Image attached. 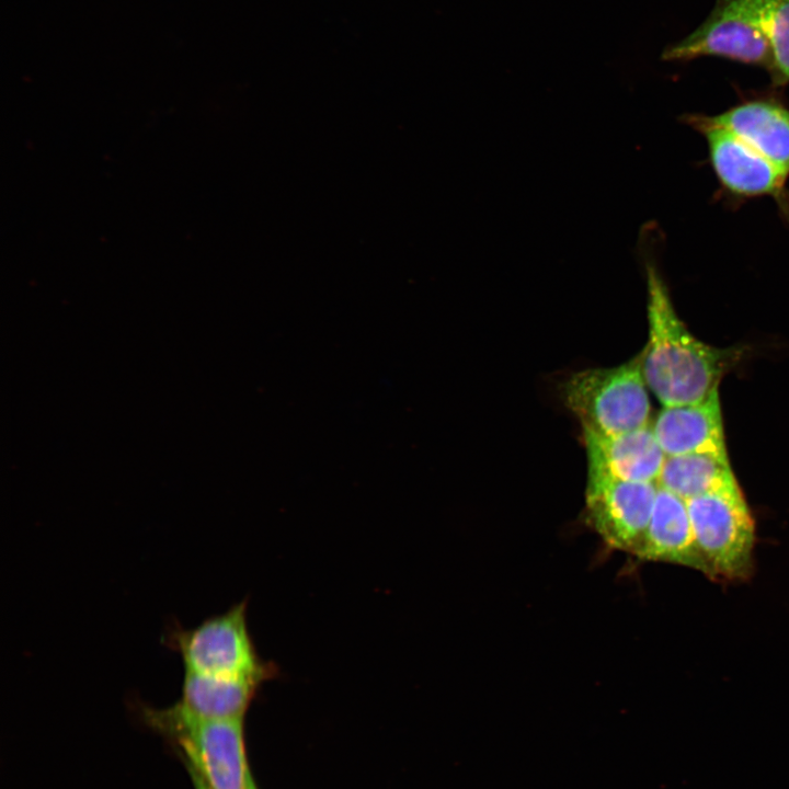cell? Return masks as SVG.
<instances>
[{"label":"cell","instance_id":"8992f818","mask_svg":"<svg viewBox=\"0 0 789 789\" xmlns=\"http://www.w3.org/2000/svg\"><path fill=\"white\" fill-rule=\"evenodd\" d=\"M775 0H716L709 16L664 57L689 60L718 56L744 64L770 65L769 22Z\"/></svg>","mask_w":789,"mask_h":789},{"label":"cell","instance_id":"8fae6325","mask_svg":"<svg viewBox=\"0 0 789 789\" xmlns=\"http://www.w3.org/2000/svg\"><path fill=\"white\" fill-rule=\"evenodd\" d=\"M588 469L632 481L658 483L666 458L653 428L601 435L583 431Z\"/></svg>","mask_w":789,"mask_h":789},{"label":"cell","instance_id":"7c38bea8","mask_svg":"<svg viewBox=\"0 0 789 789\" xmlns=\"http://www.w3.org/2000/svg\"><path fill=\"white\" fill-rule=\"evenodd\" d=\"M789 174V108L773 100H751L711 116Z\"/></svg>","mask_w":789,"mask_h":789},{"label":"cell","instance_id":"4fadbf2b","mask_svg":"<svg viewBox=\"0 0 789 789\" xmlns=\"http://www.w3.org/2000/svg\"><path fill=\"white\" fill-rule=\"evenodd\" d=\"M263 682L250 677L199 675L184 672L178 701L192 713L211 719L244 717Z\"/></svg>","mask_w":789,"mask_h":789},{"label":"cell","instance_id":"5bb4252c","mask_svg":"<svg viewBox=\"0 0 789 789\" xmlns=\"http://www.w3.org/2000/svg\"><path fill=\"white\" fill-rule=\"evenodd\" d=\"M735 480L729 461L706 454H684L665 458L658 485L687 501Z\"/></svg>","mask_w":789,"mask_h":789},{"label":"cell","instance_id":"9a60e30c","mask_svg":"<svg viewBox=\"0 0 789 789\" xmlns=\"http://www.w3.org/2000/svg\"><path fill=\"white\" fill-rule=\"evenodd\" d=\"M770 65L776 84L789 82V0H775L769 22Z\"/></svg>","mask_w":789,"mask_h":789},{"label":"cell","instance_id":"30bf717a","mask_svg":"<svg viewBox=\"0 0 789 789\" xmlns=\"http://www.w3.org/2000/svg\"><path fill=\"white\" fill-rule=\"evenodd\" d=\"M636 554L693 568L713 579L697 546L686 501L659 485L650 523Z\"/></svg>","mask_w":789,"mask_h":789},{"label":"cell","instance_id":"5b68a950","mask_svg":"<svg viewBox=\"0 0 789 789\" xmlns=\"http://www.w3.org/2000/svg\"><path fill=\"white\" fill-rule=\"evenodd\" d=\"M697 546L713 579H746L755 524L737 481L686 501Z\"/></svg>","mask_w":789,"mask_h":789},{"label":"cell","instance_id":"7a4b0ae2","mask_svg":"<svg viewBox=\"0 0 789 789\" xmlns=\"http://www.w3.org/2000/svg\"><path fill=\"white\" fill-rule=\"evenodd\" d=\"M144 720L172 739L210 789H248L252 777L245 755L243 718L211 719L181 704L142 709Z\"/></svg>","mask_w":789,"mask_h":789},{"label":"cell","instance_id":"e0dca14e","mask_svg":"<svg viewBox=\"0 0 789 789\" xmlns=\"http://www.w3.org/2000/svg\"><path fill=\"white\" fill-rule=\"evenodd\" d=\"M248 789H256L255 782H254V780H253L252 777L250 778L249 788H248Z\"/></svg>","mask_w":789,"mask_h":789},{"label":"cell","instance_id":"277c9868","mask_svg":"<svg viewBox=\"0 0 789 789\" xmlns=\"http://www.w3.org/2000/svg\"><path fill=\"white\" fill-rule=\"evenodd\" d=\"M645 385L640 356L617 367L574 374L563 385L562 397L583 431L615 435L648 426Z\"/></svg>","mask_w":789,"mask_h":789},{"label":"cell","instance_id":"6da1fadb","mask_svg":"<svg viewBox=\"0 0 789 789\" xmlns=\"http://www.w3.org/2000/svg\"><path fill=\"white\" fill-rule=\"evenodd\" d=\"M649 342L641 355L645 384L664 407L706 399L737 351L697 340L678 318L656 267L647 262Z\"/></svg>","mask_w":789,"mask_h":789},{"label":"cell","instance_id":"ba28073f","mask_svg":"<svg viewBox=\"0 0 789 789\" xmlns=\"http://www.w3.org/2000/svg\"><path fill=\"white\" fill-rule=\"evenodd\" d=\"M689 123L704 135L712 169L728 192L743 197L770 196L781 205L788 203L789 174L711 116L693 115Z\"/></svg>","mask_w":789,"mask_h":789},{"label":"cell","instance_id":"3957f363","mask_svg":"<svg viewBox=\"0 0 789 789\" xmlns=\"http://www.w3.org/2000/svg\"><path fill=\"white\" fill-rule=\"evenodd\" d=\"M247 609L248 601L243 599L193 628L172 624L164 634V644L179 654L184 672L264 682L276 674V667L258 654L248 628Z\"/></svg>","mask_w":789,"mask_h":789},{"label":"cell","instance_id":"52a82bcc","mask_svg":"<svg viewBox=\"0 0 789 789\" xmlns=\"http://www.w3.org/2000/svg\"><path fill=\"white\" fill-rule=\"evenodd\" d=\"M658 483L632 482L588 469L586 511L606 544L636 554L653 511Z\"/></svg>","mask_w":789,"mask_h":789},{"label":"cell","instance_id":"2e32d148","mask_svg":"<svg viewBox=\"0 0 789 789\" xmlns=\"http://www.w3.org/2000/svg\"><path fill=\"white\" fill-rule=\"evenodd\" d=\"M191 775L192 782L195 789H210V787L204 781V779L192 768L187 767Z\"/></svg>","mask_w":789,"mask_h":789},{"label":"cell","instance_id":"9c48e42d","mask_svg":"<svg viewBox=\"0 0 789 789\" xmlns=\"http://www.w3.org/2000/svg\"><path fill=\"white\" fill-rule=\"evenodd\" d=\"M652 428L666 457L706 454L729 461L718 387L700 402L664 407Z\"/></svg>","mask_w":789,"mask_h":789}]
</instances>
